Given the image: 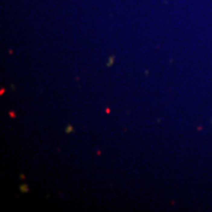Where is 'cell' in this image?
I'll return each mask as SVG.
<instances>
[{
	"instance_id": "obj_1",
	"label": "cell",
	"mask_w": 212,
	"mask_h": 212,
	"mask_svg": "<svg viewBox=\"0 0 212 212\" xmlns=\"http://www.w3.org/2000/svg\"><path fill=\"white\" fill-rule=\"evenodd\" d=\"M19 190L21 192H23V194H27V192L30 191V187L27 186V184H23L19 187Z\"/></svg>"
},
{
	"instance_id": "obj_2",
	"label": "cell",
	"mask_w": 212,
	"mask_h": 212,
	"mask_svg": "<svg viewBox=\"0 0 212 212\" xmlns=\"http://www.w3.org/2000/svg\"><path fill=\"white\" fill-rule=\"evenodd\" d=\"M114 62H115V56L114 55H112V56H110L108 58V61L106 62V66L107 67H111L114 65Z\"/></svg>"
},
{
	"instance_id": "obj_3",
	"label": "cell",
	"mask_w": 212,
	"mask_h": 212,
	"mask_svg": "<svg viewBox=\"0 0 212 212\" xmlns=\"http://www.w3.org/2000/svg\"><path fill=\"white\" fill-rule=\"evenodd\" d=\"M74 131H75V128L71 124H68L66 126V128H65V133H73Z\"/></svg>"
},
{
	"instance_id": "obj_4",
	"label": "cell",
	"mask_w": 212,
	"mask_h": 212,
	"mask_svg": "<svg viewBox=\"0 0 212 212\" xmlns=\"http://www.w3.org/2000/svg\"><path fill=\"white\" fill-rule=\"evenodd\" d=\"M9 115H10V117H12V118H15V117H16L14 111H10V112H9Z\"/></svg>"
},
{
	"instance_id": "obj_5",
	"label": "cell",
	"mask_w": 212,
	"mask_h": 212,
	"mask_svg": "<svg viewBox=\"0 0 212 212\" xmlns=\"http://www.w3.org/2000/svg\"><path fill=\"white\" fill-rule=\"evenodd\" d=\"M4 92H5V89L2 88V89H1V92H0V94H1V95H2V94H3Z\"/></svg>"
},
{
	"instance_id": "obj_6",
	"label": "cell",
	"mask_w": 212,
	"mask_h": 212,
	"mask_svg": "<svg viewBox=\"0 0 212 212\" xmlns=\"http://www.w3.org/2000/svg\"><path fill=\"white\" fill-rule=\"evenodd\" d=\"M21 179H25V175L22 174V175H21Z\"/></svg>"
}]
</instances>
